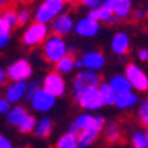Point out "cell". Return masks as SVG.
I'll use <instances>...</instances> for the list:
<instances>
[{"instance_id":"4316f807","label":"cell","mask_w":148,"mask_h":148,"mask_svg":"<svg viewBox=\"0 0 148 148\" xmlns=\"http://www.w3.org/2000/svg\"><path fill=\"white\" fill-rule=\"evenodd\" d=\"M130 144H132V148H148V141L145 136V132L133 130L130 135Z\"/></svg>"},{"instance_id":"ba28073f","label":"cell","mask_w":148,"mask_h":148,"mask_svg":"<svg viewBox=\"0 0 148 148\" xmlns=\"http://www.w3.org/2000/svg\"><path fill=\"white\" fill-rule=\"evenodd\" d=\"M125 76L129 80L132 89L135 92H147L148 90V76L139 65L127 64L125 68Z\"/></svg>"},{"instance_id":"d6a6232c","label":"cell","mask_w":148,"mask_h":148,"mask_svg":"<svg viewBox=\"0 0 148 148\" xmlns=\"http://www.w3.org/2000/svg\"><path fill=\"white\" fill-rule=\"evenodd\" d=\"M10 108H12V104L5 98V95H0V116H6Z\"/></svg>"},{"instance_id":"4fadbf2b","label":"cell","mask_w":148,"mask_h":148,"mask_svg":"<svg viewBox=\"0 0 148 148\" xmlns=\"http://www.w3.org/2000/svg\"><path fill=\"white\" fill-rule=\"evenodd\" d=\"M117 19H126L133 14L132 0H104V5Z\"/></svg>"},{"instance_id":"6da1fadb","label":"cell","mask_w":148,"mask_h":148,"mask_svg":"<svg viewBox=\"0 0 148 148\" xmlns=\"http://www.w3.org/2000/svg\"><path fill=\"white\" fill-rule=\"evenodd\" d=\"M104 126H105V119L102 116L83 113L76 117V120L70 125L68 130L77 135L80 148H88L99 138L101 132L104 130Z\"/></svg>"},{"instance_id":"7c38bea8","label":"cell","mask_w":148,"mask_h":148,"mask_svg":"<svg viewBox=\"0 0 148 148\" xmlns=\"http://www.w3.org/2000/svg\"><path fill=\"white\" fill-rule=\"evenodd\" d=\"M49 28H51L52 34L55 36H59V37H65L68 36L71 31H74V28H76V21H74L73 15L71 14H61L51 25H49Z\"/></svg>"},{"instance_id":"5bb4252c","label":"cell","mask_w":148,"mask_h":148,"mask_svg":"<svg viewBox=\"0 0 148 148\" xmlns=\"http://www.w3.org/2000/svg\"><path fill=\"white\" fill-rule=\"evenodd\" d=\"M80 62L83 70H90V71H101L105 67V55L99 51H88L80 56Z\"/></svg>"},{"instance_id":"277c9868","label":"cell","mask_w":148,"mask_h":148,"mask_svg":"<svg viewBox=\"0 0 148 148\" xmlns=\"http://www.w3.org/2000/svg\"><path fill=\"white\" fill-rule=\"evenodd\" d=\"M49 25L42 22H31L30 25L25 27L22 36H21V42L22 45H25L27 47H36V46H40L45 43V40L49 37Z\"/></svg>"},{"instance_id":"f6af8a7d","label":"cell","mask_w":148,"mask_h":148,"mask_svg":"<svg viewBox=\"0 0 148 148\" xmlns=\"http://www.w3.org/2000/svg\"><path fill=\"white\" fill-rule=\"evenodd\" d=\"M77 148H80V147H77Z\"/></svg>"},{"instance_id":"74e56055","label":"cell","mask_w":148,"mask_h":148,"mask_svg":"<svg viewBox=\"0 0 148 148\" xmlns=\"http://www.w3.org/2000/svg\"><path fill=\"white\" fill-rule=\"evenodd\" d=\"M10 43V34H6V36H0V52Z\"/></svg>"},{"instance_id":"7a4b0ae2","label":"cell","mask_w":148,"mask_h":148,"mask_svg":"<svg viewBox=\"0 0 148 148\" xmlns=\"http://www.w3.org/2000/svg\"><path fill=\"white\" fill-rule=\"evenodd\" d=\"M67 9L65 0H42L34 10V21L51 25V24Z\"/></svg>"},{"instance_id":"9c48e42d","label":"cell","mask_w":148,"mask_h":148,"mask_svg":"<svg viewBox=\"0 0 148 148\" xmlns=\"http://www.w3.org/2000/svg\"><path fill=\"white\" fill-rule=\"evenodd\" d=\"M31 108L36 111V113H42V114H46L49 113L56 104V96H53L51 92H47L46 89L40 88L37 90L33 98L28 101Z\"/></svg>"},{"instance_id":"d590c367","label":"cell","mask_w":148,"mask_h":148,"mask_svg":"<svg viewBox=\"0 0 148 148\" xmlns=\"http://www.w3.org/2000/svg\"><path fill=\"white\" fill-rule=\"evenodd\" d=\"M6 80H8L6 68L0 67V89H5V86H6Z\"/></svg>"},{"instance_id":"60d3db41","label":"cell","mask_w":148,"mask_h":148,"mask_svg":"<svg viewBox=\"0 0 148 148\" xmlns=\"http://www.w3.org/2000/svg\"><path fill=\"white\" fill-rule=\"evenodd\" d=\"M67 3H70V5H77L79 2H82V0H65Z\"/></svg>"},{"instance_id":"ee69618b","label":"cell","mask_w":148,"mask_h":148,"mask_svg":"<svg viewBox=\"0 0 148 148\" xmlns=\"http://www.w3.org/2000/svg\"><path fill=\"white\" fill-rule=\"evenodd\" d=\"M24 148H31V147H24Z\"/></svg>"},{"instance_id":"ac0fdd59","label":"cell","mask_w":148,"mask_h":148,"mask_svg":"<svg viewBox=\"0 0 148 148\" xmlns=\"http://www.w3.org/2000/svg\"><path fill=\"white\" fill-rule=\"evenodd\" d=\"M28 114L30 113L27 111V108L22 107L21 104L19 105H12V108L9 110V113L6 114V121H8V125L14 126V127H18L21 123L25 120V117Z\"/></svg>"},{"instance_id":"8992f818","label":"cell","mask_w":148,"mask_h":148,"mask_svg":"<svg viewBox=\"0 0 148 148\" xmlns=\"http://www.w3.org/2000/svg\"><path fill=\"white\" fill-rule=\"evenodd\" d=\"M102 82L99 77V73L90 71V70H82L80 73L76 74L73 80V93L79 95L80 92L90 89V88H98Z\"/></svg>"},{"instance_id":"603a6c76","label":"cell","mask_w":148,"mask_h":148,"mask_svg":"<svg viewBox=\"0 0 148 148\" xmlns=\"http://www.w3.org/2000/svg\"><path fill=\"white\" fill-rule=\"evenodd\" d=\"M76 64H77V59L68 53L67 56H64L62 59L58 61V62L55 64V71L62 74V76H65V74H70L74 68H77Z\"/></svg>"},{"instance_id":"e575fe53","label":"cell","mask_w":148,"mask_h":148,"mask_svg":"<svg viewBox=\"0 0 148 148\" xmlns=\"http://www.w3.org/2000/svg\"><path fill=\"white\" fill-rule=\"evenodd\" d=\"M0 148H15V147H14V142H12L8 136L0 133Z\"/></svg>"},{"instance_id":"f35d334b","label":"cell","mask_w":148,"mask_h":148,"mask_svg":"<svg viewBox=\"0 0 148 148\" xmlns=\"http://www.w3.org/2000/svg\"><path fill=\"white\" fill-rule=\"evenodd\" d=\"M132 16H133V19H136V21H142L144 18H147V16H145V10H142V9H136V10H133Z\"/></svg>"},{"instance_id":"8d00e7d4","label":"cell","mask_w":148,"mask_h":148,"mask_svg":"<svg viewBox=\"0 0 148 148\" xmlns=\"http://www.w3.org/2000/svg\"><path fill=\"white\" fill-rule=\"evenodd\" d=\"M136 58H138L139 61H142V62L148 61V49H145V47H141L139 51H138V53H136Z\"/></svg>"},{"instance_id":"44dd1931","label":"cell","mask_w":148,"mask_h":148,"mask_svg":"<svg viewBox=\"0 0 148 148\" xmlns=\"http://www.w3.org/2000/svg\"><path fill=\"white\" fill-rule=\"evenodd\" d=\"M108 83H110L111 88L114 89V92H116L117 95H119V93L129 92V90H133L125 74H116V76H113V77L108 80Z\"/></svg>"},{"instance_id":"d6986e66","label":"cell","mask_w":148,"mask_h":148,"mask_svg":"<svg viewBox=\"0 0 148 148\" xmlns=\"http://www.w3.org/2000/svg\"><path fill=\"white\" fill-rule=\"evenodd\" d=\"M52 130H53V123L52 120L49 119L47 116H43L40 119H37V125L34 127V135L37 138H40V139H45L47 136H51L52 135Z\"/></svg>"},{"instance_id":"52a82bcc","label":"cell","mask_w":148,"mask_h":148,"mask_svg":"<svg viewBox=\"0 0 148 148\" xmlns=\"http://www.w3.org/2000/svg\"><path fill=\"white\" fill-rule=\"evenodd\" d=\"M74 101L77 102V105H80L86 111H98L104 105L98 88H90V89H86V90L80 92L79 95H74Z\"/></svg>"},{"instance_id":"ab89813d","label":"cell","mask_w":148,"mask_h":148,"mask_svg":"<svg viewBox=\"0 0 148 148\" xmlns=\"http://www.w3.org/2000/svg\"><path fill=\"white\" fill-rule=\"evenodd\" d=\"M10 3H12V0H0V12L9 9L10 8Z\"/></svg>"},{"instance_id":"3957f363","label":"cell","mask_w":148,"mask_h":148,"mask_svg":"<svg viewBox=\"0 0 148 148\" xmlns=\"http://www.w3.org/2000/svg\"><path fill=\"white\" fill-rule=\"evenodd\" d=\"M42 53L46 62L55 65L58 61L68 55V45L64 37L51 34L42 45Z\"/></svg>"},{"instance_id":"cb8c5ba5","label":"cell","mask_w":148,"mask_h":148,"mask_svg":"<svg viewBox=\"0 0 148 148\" xmlns=\"http://www.w3.org/2000/svg\"><path fill=\"white\" fill-rule=\"evenodd\" d=\"M99 89V93H101V98H102V102L104 105H114L116 104V98H117V93L114 92V89L110 86L108 82H104L98 86Z\"/></svg>"},{"instance_id":"2e32d148","label":"cell","mask_w":148,"mask_h":148,"mask_svg":"<svg viewBox=\"0 0 148 148\" xmlns=\"http://www.w3.org/2000/svg\"><path fill=\"white\" fill-rule=\"evenodd\" d=\"M110 49L114 55H119V56L126 55L130 49V36L126 31L116 33L110 42Z\"/></svg>"},{"instance_id":"f1b7e54d","label":"cell","mask_w":148,"mask_h":148,"mask_svg":"<svg viewBox=\"0 0 148 148\" xmlns=\"http://www.w3.org/2000/svg\"><path fill=\"white\" fill-rule=\"evenodd\" d=\"M0 14H2V16L8 21V24H9L12 28L18 25V12H16V9L9 8V9L3 10V12H0Z\"/></svg>"},{"instance_id":"e0dca14e","label":"cell","mask_w":148,"mask_h":148,"mask_svg":"<svg viewBox=\"0 0 148 148\" xmlns=\"http://www.w3.org/2000/svg\"><path fill=\"white\" fill-rule=\"evenodd\" d=\"M139 104V96L135 90H129L125 93H119L116 98V108L121 111H127L133 107H136Z\"/></svg>"},{"instance_id":"7bdbcfd3","label":"cell","mask_w":148,"mask_h":148,"mask_svg":"<svg viewBox=\"0 0 148 148\" xmlns=\"http://www.w3.org/2000/svg\"><path fill=\"white\" fill-rule=\"evenodd\" d=\"M145 16L148 18V6H147V9H145Z\"/></svg>"},{"instance_id":"5b68a950","label":"cell","mask_w":148,"mask_h":148,"mask_svg":"<svg viewBox=\"0 0 148 148\" xmlns=\"http://www.w3.org/2000/svg\"><path fill=\"white\" fill-rule=\"evenodd\" d=\"M6 74L9 82H28L33 77V65L28 59L19 58L8 65Z\"/></svg>"},{"instance_id":"1f68e13d","label":"cell","mask_w":148,"mask_h":148,"mask_svg":"<svg viewBox=\"0 0 148 148\" xmlns=\"http://www.w3.org/2000/svg\"><path fill=\"white\" fill-rule=\"evenodd\" d=\"M84 8H88L89 10H93V9H98L104 5V0H82L80 2Z\"/></svg>"},{"instance_id":"b9f144b4","label":"cell","mask_w":148,"mask_h":148,"mask_svg":"<svg viewBox=\"0 0 148 148\" xmlns=\"http://www.w3.org/2000/svg\"><path fill=\"white\" fill-rule=\"evenodd\" d=\"M145 136H147V141H148V127L145 129Z\"/></svg>"},{"instance_id":"7402d4cb","label":"cell","mask_w":148,"mask_h":148,"mask_svg":"<svg viewBox=\"0 0 148 148\" xmlns=\"http://www.w3.org/2000/svg\"><path fill=\"white\" fill-rule=\"evenodd\" d=\"M88 16H90L92 19H95L98 22H105V24H113V22L117 21V18L111 14V12L105 6H101V8H98V9L89 10Z\"/></svg>"},{"instance_id":"f546056e","label":"cell","mask_w":148,"mask_h":148,"mask_svg":"<svg viewBox=\"0 0 148 148\" xmlns=\"http://www.w3.org/2000/svg\"><path fill=\"white\" fill-rule=\"evenodd\" d=\"M18 12V25H28L31 19V10L27 8H19L16 9Z\"/></svg>"},{"instance_id":"d4e9b609","label":"cell","mask_w":148,"mask_h":148,"mask_svg":"<svg viewBox=\"0 0 148 148\" xmlns=\"http://www.w3.org/2000/svg\"><path fill=\"white\" fill-rule=\"evenodd\" d=\"M77 147H79L77 135H74L70 130L62 133L56 141V148H77Z\"/></svg>"},{"instance_id":"83f0119b","label":"cell","mask_w":148,"mask_h":148,"mask_svg":"<svg viewBox=\"0 0 148 148\" xmlns=\"http://www.w3.org/2000/svg\"><path fill=\"white\" fill-rule=\"evenodd\" d=\"M36 125H37V119H36L33 114H28V116L25 117V120H24L16 129H18L21 133H31V132H34Z\"/></svg>"},{"instance_id":"836d02e7","label":"cell","mask_w":148,"mask_h":148,"mask_svg":"<svg viewBox=\"0 0 148 148\" xmlns=\"http://www.w3.org/2000/svg\"><path fill=\"white\" fill-rule=\"evenodd\" d=\"M10 30H12V27L8 24V21L2 16V14H0V36L10 34Z\"/></svg>"},{"instance_id":"9a60e30c","label":"cell","mask_w":148,"mask_h":148,"mask_svg":"<svg viewBox=\"0 0 148 148\" xmlns=\"http://www.w3.org/2000/svg\"><path fill=\"white\" fill-rule=\"evenodd\" d=\"M99 30H101V22L92 19L90 16L80 18L76 22V28H74L76 34L83 37V39H92V37L98 36Z\"/></svg>"},{"instance_id":"484cf974","label":"cell","mask_w":148,"mask_h":148,"mask_svg":"<svg viewBox=\"0 0 148 148\" xmlns=\"http://www.w3.org/2000/svg\"><path fill=\"white\" fill-rule=\"evenodd\" d=\"M136 117L142 126L148 127V96L139 101L138 108H136Z\"/></svg>"},{"instance_id":"8fae6325","label":"cell","mask_w":148,"mask_h":148,"mask_svg":"<svg viewBox=\"0 0 148 148\" xmlns=\"http://www.w3.org/2000/svg\"><path fill=\"white\" fill-rule=\"evenodd\" d=\"M28 82H9L5 86V98L12 105H19L27 96Z\"/></svg>"},{"instance_id":"30bf717a","label":"cell","mask_w":148,"mask_h":148,"mask_svg":"<svg viewBox=\"0 0 148 148\" xmlns=\"http://www.w3.org/2000/svg\"><path fill=\"white\" fill-rule=\"evenodd\" d=\"M42 83H43V89H46L47 92H51L56 98L64 96L65 92H67V82H65L62 74H59L56 71L47 73Z\"/></svg>"},{"instance_id":"ffe728a7","label":"cell","mask_w":148,"mask_h":148,"mask_svg":"<svg viewBox=\"0 0 148 148\" xmlns=\"http://www.w3.org/2000/svg\"><path fill=\"white\" fill-rule=\"evenodd\" d=\"M104 138L110 144H119L121 141V127L116 121H108L104 126Z\"/></svg>"},{"instance_id":"4dcf8cb0","label":"cell","mask_w":148,"mask_h":148,"mask_svg":"<svg viewBox=\"0 0 148 148\" xmlns=\"http://www.w3.org/2000/svg\"><path fill=\"white\" fill-rule=\"evenodd\" d=\"M40 88H43V83L40 82V80H31L30 83H28V88H27V96H25V101H30L31 98H33V95L39 90Z\"/></svg>"}]
</instances>
